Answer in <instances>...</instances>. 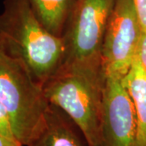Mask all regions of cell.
I'll list each match as a JSON object with an SVG mask.
<instances>
[{
	"instance_id": "7a4b0ae2",
	"label": "cell",
	"mask_w": 146,
	"mask_h": 146,
	"mask_svg": "<svg viewBox=\"0 0 146 146\" xmlns=\"http://www.w3.org/2000/svg\"><path fill=\"white\" fill-rule=\"evenodd\" d=\"M106 75L102 66L63 64L43 84L49 103L76 123L89 146H102L101 123Z\"/></svg>"
},
{
	"instance_id": "4fadbf2b",
	"label": "cell",
	"mask_w": 146,
	"mask_h": 146,
	"mask_svg": "<svg viewBox=\"0 0 146 146\" xmlns=\"http://www.w3.org/2000/svg\"><path fill=\"white\" fill-rule=\"evenodd\" d=\"M0 146H21L19 145H16V144H14L11 141H7L4 139L3 137L0 136Z\"/></svg>"
},
{
	"instance_id": "277c9868",
	"label": "cell",
	"mask_w": 146,
	"mask_h": 146,
	"mask_svg": "<svg viewBox=\"0 0 146 146\" xmlns=\"http://www.w3.org/2000/svg\"><path fill=\"white\" fill-rule=\"evenodd\" d=\"M115 1L76 0L62 36L65 45L63 64L102 67L103 38Z\"/></svg>"
},
{
	"instance_id": "30bf717a",
	"label": "cell",
	"mask_w": 146,
	"mask_h": 146,
	"mask_svg": "<svg viewBox=\"0 0 146 146\" xmlns=\"http://www.w3.org/2000/svg\"><path fill=\"white\" fill-rule=\"evenodd\" d=\"M0 136L14 144L22 146L16 140L12 129V126L11 123L8 113L1 102H0Z\"/></svg>"
},
{
	"instance_id": "8fae6325",
	"label": "cell",
	"mask_w": 146,
	"mask_h": 146,
	"mask_svg": "<svg viewBox=\"0 0 146 146\" xmlns=\"http://www.w3.org/2000/svg\"><path fill=\"white\" fill-rule=\"evenodd\" d=\"M136 60L146 75V31L142 30L141 40L136 53Z\"/></svg>"
},
{
	"instance_id": "52a82bcc",
	"label": "cell",
	"mask_w": 146,
	"mask_h": 146,
	"mask_svg": "<svg viewBox=\"0 0 146 146\" xmlns=\"http://www.w3.org/2000/svg\"><path fill=\"white\" fill-rule=\"evenodd\" d=\"M27 146H89L83 133L68 115L50 104L45 123Z\"/></svg>"
},
{
	"instance_id": "8992f818",
	"label": "cell",
	"mask_w": 146,
	"mask_h": 146,
	"mask_svg": "<svg viewBox=\"0 0 146 146\" xmlns=\"http://www.w3.org/2000/svg\"><path fill=\"white\" fill-rule=\"evenodd\" d=\"M101 138L102 146H137L136 110L123 79L106 76Z\"/></svg>"
},
{
	"instance_id": "5b68a950",
	"label": "cell",
	"mask_w": 146,
	"mask_h": 146,
	"mask_svg": "<svg viewBox=\"0 0 146 146\" xmlns=\"http://www.w3.org/2000/svg\"><path fill=\"white\" fill-rule=\"evenodd\" d=\"M141 33L133 1L115 0L102 48V65L106 76L125 77L136 60Z\"/></svg>"
},
{
	"instance_id": "6da1fadb",
	"label": "cell",
	"mask_w": 146,
	"mask_h": 146,
	"mask_svg": "<svg viewBox=\"0 0 146 146\" xmlns=\"http://www.w3.org/2000/svg\"><path fill=\"white\" fill-rule=\"evenodd\" d=\"M0 50L25 65L42 85L62 66L65 57L63 37L42 25L28 0H3Z\"/></svg>"
},
{
	"instance_id": "3957f363",
	"label": "cell",
	"mask_w": 146,
	"mask_h": 146,
	"mask_svg": "<svg viewBox=\"0 0 146 146\" xmlns=\"http://www.w3.org/2000/svg\"><path fill=\"white\" fill-rule=\"evenodd\" d=\"M0 102L8 113L16 140L27 146L43 127L50 103L43 85L26 67L1 50Z\"/></svg>"
},
{
	"instance_id": "9c48e42d",
	"label": "cell",
	"mask_w": 146,
	"mask_h": 146,
	"mask_svg": "<svg viewBox=\"0 0 146 146\" xmlns=\"http://www.w3.org/2000/svg\"><path fill=\"white\" fill-rule=\"evenodd\" d=\"M36 18L48 31L63 36L64 28L76 0H28Z\"/></svg>"
},
{
	"instance_id": "ba28073f",
	"label": "cell",
	"mask_w": 146,
	"mask_h": 146,
	"mask_svg": "<svg viewBox=\"0 0 146 146\" xmlns=\"http://www.w3.org/2000/svg\"><path fill=\"white\" fill-rule=\"evenodd\" d=\"M123 81L136 110L137 146H146V75L136 60Z\"/></svg>"
},
{
	"instance_id": "7c38bea8",
	"label": "cell",
	"mask_w": 146,
	"mask_h": 146,
	"mask_svg": "<svg viewBox=\"0 0 146 146\" xmlns=\"http://www.w3.org/2000/svg\"><path fill=\"white\" fill-rule=\"evenodd\" d=\"M143 31H146V0H132Z\"/></svg>"
}]
</instances>
